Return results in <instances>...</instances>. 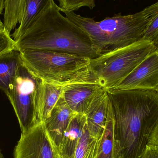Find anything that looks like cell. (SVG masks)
Masks as SVG:
<instances>
[{"mask_svg": "<svg viewBox=\"0 0 158 158\" xmlns=\"http://www.w3.org/2000/svg\"><path fill=\"white\" fill-rule=\"evenodd\" d=\"M74 113L61 96L50 117L44 122L50 137L59 151L62 147L64 134Z\"/></svg>", "mask_w": 158, "mask_h": 158, "instance_id": "cell-12", "label": "cell"}, {"mask_svg": "<svg viewBox=\"0 0 158 158\" xmlns=\"http://www.w3.org/2000/svg\"><path fill=\"white\" fill-rule=\"evenodd\" d=\"M24 0H5L4 25L5 30L10 33L21 21Z\"/></svg>", "mask_w": 158, "mask_h": 158, "instance_id": "cell-18", "label": "cell"}, {"mask_svg": "<svg viewBox=\"0 0 158 158\" xmlns=\"http://www.w3.org/2000/svg\"><path fill=\"white\" fill-rule=\"evenodd\" d=\"M60 10L71 12L83 6L93 9L95 6V0H58Z\"/></svg>", "mask_w": 158, "mask_h": 158, "instance_id": "cell-19", "label": "cell"}, {"mask_svg": "<svg viewBox=\"0 0 158 158\" xmlns=\"http://www.w3.org/2000/svg\"><path fill=\"white\" fill-rule=\"evenodd\" d=\"M40 81L23 64L6 94L17 117L21 133L36 125L35 106Z\"/></svg>", "mask_w": 158, "mask_h": 158, "instance_id": "cell-6", "label": "cell"}, {"mask_svg": "<svg viewBox=\"0 0 158 158\" xmlns=\"http://www.w3.org/2000/svg\"><path fill=\"white\" fill-rule=\"evenodd\" d=\"M5 0H0V15L2 14L4 9Z\"/></svg>", "mask_w": 158, "mask_h": 158, "instance_id": "cell-24", "label": "cell"}, {"mask_svg": "<svg viewBox=\"0 0 158 158\" xmlns=\"http://www.w3.org/2000/svg\"><path fill=\"white\" fill-rule=\"evenodd\" d=\"M148 143L158 145V124L150 136L148 140Z\"/></svg>", "mask_w": 158, "mask_h": 158, "instance_id": "cell-23", "label": "cell"}, {"mask_svg": "<svg viewBox=\"0 0 158 158\" xmlns=\"http://www.w3.org/2000/svg\"><path fill=\"white\" fill-rule=\"evenodd\" d=\"M15 49V42L6 30L0 31V55Z\"/></svg>", "mask_w": 158, "mask_h": 158, "instance_id": "cell-21", "label": "cell"}, {"mask_svg": "<svg viewBox=\"0 0 158 158\" xmlns=\"http://www.w3.org/2000/svg\"><path fill=\"white\" fill-rule=\"evenodd\" d=\"M157 48L153 43L141 40L99 56L91 59L87 78L98 83L105 90H109L118 84Z\"/></svg>", "mask_w": 158, "mask_h": 158, "instance_id": "cell-5", "label": "cell"}, {"mask_svg": "<svg viewBox=\"0 0 158 158\" xmlns=\"http://www.w3.org/2000/svg\"><path fill=\"white\" fill-rule=\"evenodd\" d=\"M158 94V90L157 91Z\"/></svg>", "mask_w": 158, "mask_h": 158, "instance_id": "cell-27", "label": "cell"}, {"mask_svg": "<svg viewBox=\"0 0 158 158\" xmlns=\"http://www.w3.org/2000/svg\"><path fill=\"white\" fill-rule=\"evenodd\" d=\"M4 30H5L4 25V23L0 19V31Z\"/></svg>", "mask_w": 158, "mask_h": 158, "instance_id": "cell-25", "label": "cell"}, {"mask_svg": "<svg viewBox=\"0 0 158 158\" xmlns=\"http://www.w3.org/2000/svg\"><path fill=\"white\" fill-rule=\"evenodd\" d=\"M63 86L41 80L38 86L35 106L36 124L45 122L50 117L53 109L62 96Z\"/></svg>", "mask_w": 158, "mask_h": 158, "instance_id": "cell-11", "label": "cell"}, {"mask_svg": "<svg viewBox=\"0 0 158 158\" xmlns=\"http://www.w3.org/2000/svg\"><path fill=\"white\" fill-rule=\"evenodd\" d=\"M96 158H117L114 117L110 102L106 126L100 139Z\"/></svg>", "mask_w": 158, "mask_h": 158, "instance_id": "cell-15", "label": "cell"}, {"mask_svg": "<svg viewBox=\"0 0 158 158\" xmlns=\"http://www.w3.org/2000/svg\"><path fill=\"white\" fill-rule=\"evenodd\" d=\"M51 0H24V9L19 27L15 29L12 39H15L23 33L38 15L50 3Z\"/></svg>", "mask_w": 158, "mask_h": 158, "instance_id": "cell-16", "label": "cell"}, {"mask_svg": "<svg viewBox=\"0 0 158 158\" xmlns=\"http://www.w3.org/2000/svg\"><path fill=\"white\" fill-rule=\"evenodd\" d=\"M14 155L15 158H64L50 137L44 123L21 133Z\"/></svg>", "mask_w": 158, "mask_h": 158, "instance_id": "cell-7", "label": "cell"}, {"mask_svg": "<svg viewBox=\"0 0 158 158\" xmlns=\"http://www.w3.org/2000/svg\"><path fill=\"white\" fill-rule=\"evenodd\" d=\"M86 123L85 115L74 113L64 134L60 153L64 158H74L79 139Z\"/></svg>", "mask_w": 158, "mask_h": 158, "instance_id": "cell-14", "label": "cell"}, {"mask_svg": "<svg viewBox=\"0 0 158 158\" xmlns=\"http://www.w3.org/2000/svg\"><path fill=\"white\" fill-rule=\"evenodd\" d=\"M15 50H42L83 56H98L86 33L61 14L59 6L51 0L27 28L14 39Z\"/></svg>", "mask_w": 158, "mask_h": 158, "instance_id": "cell-2", "label": "cell"}, {"mask_svg": "<svg viewBox=\"0 0 158 158\" xmlns=\"http://www.w3.org/2000/svg\"><path fill=\"white\" fill-rule=\"evenodd\" d=\"M100 139L90 135L86 123L77 145L74 158H96Z\"/></svg>", "mask_w": 158, "mask_h": 158, "instance_id": "cell-17", "label": "cell"}, {"mask_svg": "<svg viewBox=\"0 0 158 158\" xmlns=\"http://www.w3.org/2000/svg\"><path fill=\"white\" fill-rule=\"evenodd\" d=\"M107 91L114 117L116 158H142L158 124L157 92Z\"/></svg>", "mask_w": 158, "mask_h": 158, "instance_id": "cell-1", "label": "cell"}, {"mask_svg": "<svg viewBox=\"0 0 158 158\" xmlns=\"http://www.w3.org/2000/svg\"><path fill=\"white\" fill-rule=\"evenodd\" d=\"M109 106L108 94L104 89L94 98L85 114L89 133L94 138L100 139L102 137Z\"/></svg>", "mask_w": 158, "mask_h": 158, "instance_id": "cell-10", "label": "cell"}, {"mask_svg": "<svg viewBox=\"0 0 158 158\" xmlns=\"http://www.w3.org/2000/svg\"><path fill=\"white\" fill-rule=\"evenodd\" d=\"M142 158H158V145L148 143Z\"/></svg>", "mask_w": 158, "mask_h": 158, "instance_id": "cell-22", "label": "cell"}, {"mask_svg": "<svg viewBox=\"0 0 158 158\" xmlns=\"http://www.w3.org/2000/svg\"><path fill=\"white\" fill-rule=\"evenodd\" d=\"M61 12L86 33L99 56L141 40L147 27L158 14V2L133 15L119 13L100 21L73 11Z\"/></svg>", "mask_w": 158, "mask_h": 158, "instance_id": "cell-3", "label": "cell"}, {"mask_svg": "<svg viewBox=\"0 0 158 158\" xmlns=\"http://www.w3.org/2000/svg\"><path fill=\"white\" fill-rule=\"evenodd\" d=\"M24 65L40 80L65 85L85 80L91 59L75 54L42 50L20 52Z\"/></svg>", "mask_w": 158, "mask_h": 158, "instance_id": "cell-4", "label": "cell"}, {"mask_svg": "<svg viewBox=\"0 0 158 158\" xmlns=\"http://www.w3.org/2000/svg\"><path fill=\"white\" fill-rule=\"evenodd\" d=\"M23 64L19 51L11 50L0 55V89L6 94Z\"/></svg>", "mask_w": 158, "mask_h": 158, "instance_id": "cell-13", "label": "cell"}, {"mask_svg": "<svg viewBox=\"0 0 158 158\" xmlns=\"http://www.w3.org/2000/svg\"><path fill=\"white\" fill-rule=\"evenodd\" d=\"M104 89L94 81L71 82L63 86L62 97L74 113L85 115L94 98Z\"/></svg>", "mask_w": 158, "mask_h": 158, "instance_id": "cell-9", "label": "cell"}, {"mask_svg": "<svg viewBox=\"0 0 158 158\" xmlns=\"http://www.w3.org/2000/svg\"><path fill=\"white\" fill-rule=\"evenodd\" d=\"M0 158H4L3 155L2 153L1 149H0Z\"/></svg>", "mask_w": 158, "mask_h": 158, "instance_id": "cell-26", "label": "cell"}, {"mask_svg": "<svg viewBox=\"0 0 158 158\" xmlns=\"http://www.w3.org/2000/svg\"><path fill=\"white\" fill-rule=\"evenodd\" d=\"M141 40L151 42L158 48V14L147 27Z\"/></svg>", "mask_w": 158, "mask_h": 158, "instance_id": "cell-20", "label": "cell"}, {"mask_svg": "<svg viewBox=\"0 0 158 158\" xmlns=\"http://www.w3.org/2000/svg\"><path fill=\"white\" fill-rule=\"evenodd\" d=\"M158 90V48L147 56L118 84L106 91Z\"/></svg>", "mask_w": 158, "mask_h": 158, "instance_id": "cell-8", "label": "cell"}]
</instances>
